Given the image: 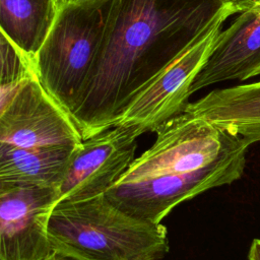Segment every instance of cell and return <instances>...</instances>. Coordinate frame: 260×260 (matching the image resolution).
Masks as SVG:
<instances>
[{"label":"cell","mask_w":260,"mask_h":260,"mask_svg":"<svg viewBox=\"0 0 260 260\" xmlns=\"http://www.w3.org/2000/svg\"><path fill=\"white\" fill-rule=\"evenodd\" d=\"M234 13L229 0H114L98 56L71 114L82 139L116 126L150 80Z\"/></svg>","instance_id":"obj_1"},{"label":"cell","mask_w":260,"mask_h":260,"mask_svg":"<svg viewBox=\"0 0 260 260\" xmlns=\"http://www.w3.org/2000/svg\"><path fill=\"white\" fill-rule=\"evenodd\" d=\"M48 237L53 251L77 260H158L169 251L164 224L126 214L105 194L56 203Z\"/></svg>","instance_id":"obj_2"},{"label":"cell","mask_w":260,"mask_h":260,"mask_svg":"<svg viewBox=\"0 0 260 260\" xmlns=\"http://www.w3.org/2000/svg\"><path fill=\"white\" fill-rule=\"evenodd\" d=\"M114 0H88L57 9L31 59L35 77L70 116L98 56Z\"/></svg>","instance_id":"obj_3"},{"label":"cell","mask_w":260,"mask_h":260,"mask_svg":"<svg viewBox=\"0 0 260 260\" xmlns=\"http://www.w3.org/2000/svg\"><path fill=\"white\" fill-rule=\"evenodd\" d=\"M153 144L136 157L119 182L159 174L191 175L246 156L251 143L241 135L187 111L155 130Z\"/></svg>","instance_id":"obj_4"},{"label":"cell","mask_w":260,"mask_h":260,"mask_svg":"<svg viewBox=\"0 0 260 260\" xmlns=\"http://www.w3.org/2000/svg\"><path fill=\"white\" fill-rule=\"evenodd\" d=\"M245 166L246 156H241L191 175L159 174L118 182L104 194L126 214L150 223H161L180 203L239 180Z\"/></svg>","instance_id":"obj_5"},{"label":"cell","mask_w":260,"mask_h":260,"mask_svg":"<svg viewBox=\"0 0 260 260\" xmlns=\"http://www.w3.org/2000/svg\"><path fill=\"white\" fill-rule=\"evenodd\" d=\"M225 19L215 22L196 43L150 80L130 102L117 125L134 129L138 136L155 132L184 112L194 78L207 61Z\"/></svg>","instance_id":"obj_6"},{"label":"cell","mask_w":260,"mask_h":260,"mask_svg":"<svg viewBox=\"0 0 260 260\" xmlns=\"http://www.w3.org/2000/svg\"><path fill=\"white\" fill-rule=\"evenodd\" d=\"M138 137L134 129L117 125L82 139L56 187V203L91 198L118 183L135 159Z\"/></svg>","instance_id":"obj_7"},{"label":"cell","mask_w":260,"mask_h":260,"mask_svg":"<svg viewBox=\"0 0 260 260\" xmlns=\"http://www.w3.org/2000/svg\"><path fill=\"white\" fill-rule=\"evenodd\" d=\"M82 137L71 116L32 76L0 115V143L37 148L77 145Z\"/></svg>","instance_id":"obj_8"},{"label":"cell","mask_w":260,"mask_h":260,"mask_svg":"<svg viewBox=\"0 0 260 260\" xmlns=\"http://www.w3.org/2000/svg\"><path fill=\"white\" fill-rule=\"evenodd\" d=\"M56 200L55 187L0 191V260H44L54 252L48 222Z\"/></svg>","instance_id":"obj_9"},{"label":"cell","mask_w":260,"mask_h":260,"mask_svg":"<svg viewBox=\"0 0 260 260\" xmlns=\"http://www.w3.org/2000/svg\"><path fill=\"white\" fill-rule=\"evenodd\" d=\"M260 74V3L241 12L221 30L210 56L193 80L190 93L209 85Z\"/></svg>","instance_id":"obj_10"},{"label":"cell","mask_w":260,"mask_h":260,"mask_svg":"<svg viewBox=\"0 0 260 260\" xmlns=\"http://www.w3.org/2000/svg\"><path fill=\"white\" fill-rule=\"evenodd\" d=\"M184 111L260 142V81L214 89L189 103Z\"/></svg>","instance_id":"obj_11"},{"label":"cell","mask_w":260,"mask_h":260,"mask_svg":"<svg viewBox=\"0 0 260 260\" xmlns=\"http://www.w3.org/2000/svg\"><path fill=\"white\" fill-rule=\"evenodd\" d=\"M76 145L37 148L0 143V191L16 187H57Z\"/></svg>","instance_id":"obj_12"},{"label":"cell","mask_w":260,"mask_h":260,"mask_svg":"<svg viewBox=\"0 0 260 260\" xmlns=\"http://www.w3.org/2000/svg\"><path fill=\"white\" fill-rule=\"evenodd\" d=\"M56 12L53 0H0V28L31 62Z\"/></svg>","instance_id":"obj_13"},{"label":"cell","mask_w":260,"mask_h":260,"mask_svg":"<svg viewBox=\"0 0 260 260\" xmlns=\"http://www.w3.org/2000/svg\"><path fill=\"white\" fill-rule=\"evenodd\" d=\"M32 76L30 60L0 28V84L17 83Z\"/></svg>","instance_id":"obj_14"},{"label":"cell","mask_w":260,"mask_h":260,"mask_svg":"<svg viewBox=\"0 0 260 260\" xmlns=\"http://www.w3.org/2000/svg\"><path fill=\"white\" fill-rule=\"evenodd\" d=\"M28 79V78H27ZM26 80V79H25ZM24 82H17L11 84H0V115L4 112V110L8 107L11 101L14 99L21 84Z\"/></svg>","instance_id":"obj_15"},{"label":"cell","mask_w":260,"mask_h":260,"mask_svg":"<svg viewBox=\"0 0 260 260\" xmlns=\"http://www.w3.org/2000/svg\"><path fill=\"white\" fill-rule=\"evenodd\" d=\"M235 13L248 10L260 3V0H229Z\"/></svg>","instance_id":"obj_16"},{"label":"cell","mask_w":260,"mask_h":260,"mask_svg":"<svg viewBox=\"0 0 260 260\" xmlns=\"http://www.w3.org/2000/svg\"><path fill=\"white\" fill-rule=\"evenodd\" d=\"M248 260H260V239H254L248 252Z\"/></svg>","instance_id":"obj_17"},{"label":"cell","mask_w":260,"mask_h":260,"mask_svg":"<svg viewBox=\"0 0 260 260\" xmlns=\"http://www.w3.org/2000/svg\"><path fill=\"white\" fill-rule=\"evenodd\" d=\"M44 260H77L71 256H68V255H65L63 253H59V252H56L54 251L53 253H51L47 258H45Z\"/></svg>","instance_id":"obj_18"},{"label":"cell","mask_w":260,"mask_h":260,"mask_svg":"<svg viewBox=\"0 0 260 260\" xmlns=\"http://www.w3.org/2000/svg\"><path fill=\"white\" fill-rule=\"evenodd\" d=\"M55 3V6L57 9L65 6V5H69V4H75V3H80V2H84V1H88V0H53Z\"/></svg>","instance_id":"obj_19"}]
</instances>
